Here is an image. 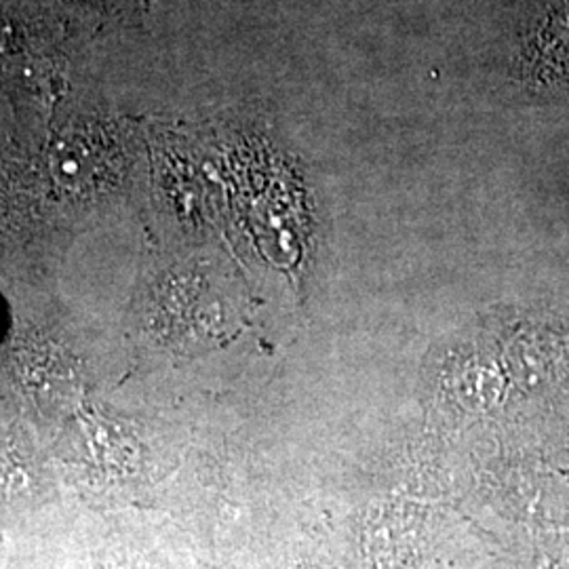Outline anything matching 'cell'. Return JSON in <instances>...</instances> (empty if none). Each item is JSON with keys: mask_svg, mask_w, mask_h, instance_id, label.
Segmentation results:
<instances>
[{"mask_svg": "<svg viewBox=\"0 0 569 569\" xmlns=\"http://www.w3.org/2000/svg\"><path fill=\"white\" fill-rule=\"evenodd\" d=\"M526 56L538 74L547 70L569 72V4L555 7L538 21L536 30L531 28Z\"/></svg>", "mask_w": 569, "mask_h": 569, "instance_id": "6da1fadb", "label": "cell"}]
</instances>
